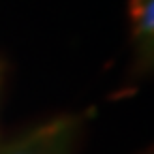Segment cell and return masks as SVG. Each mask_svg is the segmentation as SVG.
Returning <instances> with one entry per match:
<instances>
[{
	"mask_svg": "<svg viewBox=\"0 0 154 154\" xmlns=\"http://www.w3.org/2000/svg\"><path fill=\"white\" fill-rule=\"evenodd\" d=\"M5 75H7V69H5V62L0 60V94H2V86H5Z\"/></svg>",
	"mask_w": 154,
	"mask_h": 154,
	"instance_id": "cell-3",
	"label": "cell"
},
{
	"mask_svg": "<svg viewBox=\"0 0 154 154\" xmlns=\"http://www.w3.org/2000/svg\"><path fill=\"white\" fill-rule=\"evenodd\" d=\"M154 0H131L128 2V17H131V36L135 41L137 54L143 64L152 62V41H154V22L152 13Z\"/></svg>",
	"mask_w": 154,
	"mask_h": 154,
	"instance_id": "cell-2",
	"label": "cell"
},
{
	"mask_svg": "<svg viewBox=\"0 0 154 154\" xmlns=\"http://www.w3.org/2000/svg\"><path fill=\"white\" fill-rule=\"evenodd\" d=\"M84 116L69 113L47 120L19 137L0 143V154H71Z\"/></svg>",
	"mask_w": 154,
	"mask_h": 154,
	"instance_id": "cell-1",
	"label": "cell"
}]
</instances>
